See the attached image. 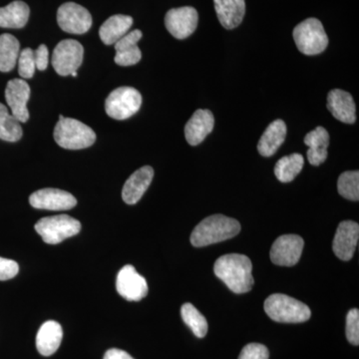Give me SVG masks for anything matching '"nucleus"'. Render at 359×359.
<instances>
[{
    "label": "nucleus",
    "mask_w": 359,
    "mask_h": 359,
    "mask_svg": "<svg viewBox=\"0 0 359 359\" xmlns=\"http://www.w3.org/2000/svg\"><path fill=\"white\" fill-rule=\"evenodd\" d=\"M214 273L235 294L249 292L254 285L252 264L245 255L229 254L219 257Z\"/></svg>",
    "instance_id": "obj_1"
},
{
    "label": "nucleus",
    "mask_w": 359,
    "mask_h": 359,
    "mask_svg": "<svg viewBox=\"0 0 359 359\" xmlns=\"http://www.w3.org/2000/svg\"><path fill=\"white\" fill-rule=\"evenodd\" d=\"M240 231L241 224L237 219L224 215H212L194 229L191 244L196 248L207 247L235 238Z\"/></svg>",
    "instance_id": "obj_2"
},
{
    "label": "nucleus",
    "mask_w": 359,
    "mask_h": 359,
    "mask_svg": "<svg viewBox=\"0 0 359 359\" xmlns=\"http://www.w3.org/2000/svg\"><path fill=\"white\" fill-rule=\"evenodd\" d=\"M264 311L276 323H301L311 318V309L304 302L283 294L269 295L264 302Z\"/></svg>",
    "instance_id": "obj_3"
},
{
    "label": "nucleus",
    "mask_w": 359,
    "mask_h": 359,
    "mask_svg": "<svg viewBox=\"0 0 359 359\" xmlns=\"http://www.w3.org/2000/svg\"><path fill=\"white\" fill-rule=\"evenodd\" d=\"M54 139L60 147L67 150H81L95 143L96 134L84 123L60 115L54 129Z\"/></svg>",
    "instance_id": "obj_4"
},
{
    "label": "nucleus",
    "mask_w": 359,
    "mask_h": 359,
    "mask_svg": "<svg viewBox=\"0 0 359 359\" xmlns=\"http://www.w3.org/2000/svg\"><path fill=\"white\" fill-rule=\"evenodd\" d=\"M292 35L297 49L304 55H318L327 49V34L316 18H308L295 26Z\"/></svg>",
    "instance_id": "obj_5"
},
{
    "label": "nucleus",
    "mask_w": 359,
    "mask_h": 359,
    "mask_svg": "<svg viewBox=\"0 0 359 359\" xmlns=\"http://www.w3.org/2000/svg\"><path fill=\"white\" fill-rule=\"evenodd\" d=\"M80 230V222L68 215L46 217L35 224V231L41 236L46 244L50 245H57L66 238L76 236Z\"/></svg>",
    "instance_id": "obj_6"
},
{
    "label": "nucleus",
    "mask_w": 359,
    "mask_h": 359,
    "mask_svg": "<svg viewBox=\"0 0 359 359\" xmlns=\"http://www.w3.org/2000/svg\"><path fill=\"white\" fill-rule=\"evenodd\" d=\"M142 95L133 87L123 86L113 90L105 101V111L115 120H126L140 110Z\"/></svg>",
    "instance_id": "obj_7"
},
{
    "label": "nucleus",
    "mask_w": 359,
    "mask_h": 359,
    "mask_svg": "<svg viewBox=\"0 0 359 359\" xmlns=\"http://www.w3.org/2000/svg\"><path fill=\"white\" fill-rule=\"evenodd\" d=\"M83 54V46L77 40H62L52 53V66L60 76H69L81 66Z\"/></svg>",
    "instance_id": "obj_8"
},
{
    "label": "nucleus",
    "mask_w": 359,
    "mask_h": 359,
    "mask_svg": "<svg viewBox=\"0 0 359 359\" xmlns=\"http://www.w3.org/2000/svg\"><path fill=\"white\" fill-rule=\"evenodd\" d=\"M57 22L63 32L71 34H83L92 26V16L85 7L67 2L58 8Z\"/></svg>",
    "instance_id": "obj_9"
},
{
    "label": "nucleus",
    "mask_w": 359,
    "mask_h": 359,
    "mask_svg": "<svg viewBox=\"0 0 359 359\" xmlns=\"http://www.w3.org/2000/svg\"><path fill=\"white\" fill-rule=\"evenodd\" d=\"M199 14L194 7L184 6L168 11L165 25L177 39H186L197 29Z\"/></svg>",
    "instance_id": "obj_10"
},
{
    "label": "nucleus",
    "mask_w": 359,
    "mask_h": 359,
    "mask_svg": "<svg viewBox=\"0 0 359 359\" xmlns=\"http://www.w3.org/2000/svg\"><path fill=\"white\" fill-rule=\"evenodd\" d=\"M116 290L128 302H140L148 294V283L131 264L120 269L116 280Z\"/></svg>",
    "instance_id": "obj_11"
},
{
    "label": "nucleus",
    "mask_w": 359,
    "mask_h": 359,
    "mask_svg": "<svg viewBox=\"0 0 359 359\" xmlns=\"http://www.w3.org/2000/svg\"><path fill=\"white\" fill-rule=\"evenodd\" d=\"M304 247V238L283 235L276 238L271 249V259L276 266H292L299 263Z\"/></svg>",
    "instance_id": "obj_12"
},
{
    "label": "nucleus",
    "mask_w": 359,
    "mask_h": 359,
    "mask_svg": "<svg viewBox=\"0 0 359 359\" xmlns=\"http://www.w3.org/2000/svg\"><path fill=\"white\" fill-rule=\"evenodd\" d=\"M29 203L35 209L66 211L74 208L77 205V200L66 191L46 188L33 193L29 197Z\"/></svg>",
    "instance_id": "obj_13"
},
{
    "label": "nucleus",
    "mask_w": 359,
    "mask_h": 359,
    "mask_svg": "<svg viewBox=\"0 0 359 359\" xmlns=\"http://www.w3.org/2000/svg\"><path fill=\"white\" fill-rule=\"evenodd\" d=\"M30 97V87L23 79H13L8 81L6 89L7 105L11 108V114L20 123L29 119L27 102Z\"/></svg>",
    "instance_id": "obj_14"
},
{
    "label": "nucleus",
    "mask_w": 359,
    "mask_h": 359,
    "mask_svg": "<svg viewBox=\"0 0 359 359\" xmlns=\"http://www.w3.org/2000/svg\"><path fill=\"white\" fill-rule=\"evenodd\" d=\"M359 226L353 221L341 222L335 233L332 250L341 261L353 259L358 244Z\"/></svg>",
    "instance_id": "obj_15"
},
{
    "label": "nucleus",
    "mask_w": 359,
    "mask_h": 359,
    "mask_svg": "<svg viewBox=\"0 0 359 359\" xmlns=\"http://www.w3.org/2000/svg\"><path fill=\"white\" fill-rule=\"evenodd\" d=\"M154 178V170L144 166L134 172L127 180L122 190V198L128 205H135L141 200Z\"/></svg>",
    "instance_id": "obj_16"
},
{
    "label": "nucleus",
    "mask_w": 359,
    "mask_h": 359,
    "mask_svg": "<svg viewBox=\"0 0 359 359\" xmlns=\"http://www.w3.org/2000/svg\"><path fill=\"white\" fill-rule=\"evenodd\" d=\"M327 108L335 119L346 124L356 121V106L353 96L341 89H334L327 95Z\"/></svg>",
    "instance_id": "obj_17"
},
{
    "label": "nucleus",
    "mask_w": 359,
    "mask_h": 359,
    "mask_svg": "<svg viewBox=\"0 0 359 359\" xmlns=\"http://www.w3.org/2000/svg\"><path fill=\"white\" fill-rule=\"evenodd\" d=\"M215 118L211 111L198 109L185 126L186 140L191 146H197L214 130Z\"/></svg>",
    "instance_id": "obj_18"
},
{
    "label": "nucleus",
    "mask_w": 359,
    "mask_h": 359,
    "mask_svg": "<svg viewBox=\"0 0 359 359\" xmlns=\"http://www.w3.org/2000/svg\"><path fill=\"white\" fill-rule=\"evenodd\" d=\"M143 36L141 30L129 32L114 44L116 55L115 63L120 66H132L137 65L142 58V52L138 47V42Z\"/></svg>",
    "instance_id": "obj_19"
},
{
    "label": "nucleus",
    "mask_w": 359,
    "mask_h": 359,
    "mask_svg": "<svg viewBox=\"0 0 359 359\" xmlns=\"http://www.w3.org/2000/svg\"><path fill=\"white\" fill-rule=\"evenodd\" d=\"M63 330L57 321L48 320L40 327L36 335V348L43 356H50L57 351L62 341Z\"/></svg>",
    "instance_id": "obj_20"
},
{
    "label": "nucleus",
    "mask_w": 359,
    "mask_h": 359,
    "mask_svg": "<svg viewBox=\"0 0 359 359\" xmlns=\"http://www.w3.org/2000/svg\"><path fill=\"white\" fill-rule=\"evenodd\" d=\"M215 9L219 23L226 29L238 27L244 20L245 0H214Z\"/></svg>",
    "instance_id": "obj_21"
},
{
    "label": "nucleus",
    "mask_w": 359,
    "mask_h": 359,
    "mask_svg": "<svg viewBox=\"0 0 359 359\" xmlns=\"http://www.w3.org/2000/svg\"><path fill=\"white\" fill-rule=\"evenodd\" d=\"M304 144L309 147L308 160L313 166H320L327 160L330 145V134L323 127H318L304 137Z\"/></svg>",
    "instance_id": "obj_22"
},
{
    "label": "nucleus",
    "mask_w": 359,
    "mask_h": 359,
    "mask_svg": "<svg viewBox=\"0 0 359 359\" xmlns=\"http://www.w3.org/2000/svg\"><path fill=\"white\" fill-rule=\"evenodd\" d=\"M287 136V125L283 120H276L269 125L257 144V151L263 157H271L283 145Z\"/></svg>",
    "instance_id": "obj_23"
},
{
    "label": "nucleus",
    "mask_w": 359,
    "mask_h": 359,
    "mask_svg": "<svg viewBox=\"0 0 359 359\" xmlns=\"http://www.w3.org/2000/svg\"><path fill=\"white\" fill-rule=\"evenodd\" d=\"M133 25L131 16L116 14L108 18L99 30V35L104 44L114 45L129 32Z\"/></svg>",
    "instance_id": "obj_24"
},
{
    "label": "nucleus",
    "mask_w": 359,
    "mask_h": 359,
    "mask_svg": "<svg viewBox=\"0 0 359 359\" xmlns=\"http://www.w3.org/2000/svg\"><path fill=\"white\" fill-rule=\"evenodd\" d=\"M30 9L25 2L13 1L8 6L0 7V27L20 29L27 25Z\"/></svg>",
    "instance_id": "obj_25"
},
{
    "label": "nucleus",
    "mask_w": 359,
    "mask_h": 359,
    "mask_svg": "<svg viewBox=\"0 0 359 359\" xmlns=\"http://www.w3.org/2000/svg\"><path fill=\"white\" fill-rule=\"evenodd\" d=\"M20 53V43L13 35H0V71L9 72L18 63Z\"/></svg>",
    "instance_id": "obj_26"
},
{
    "label": "nucleus",
    "mask_w": 359,
    "mask_h": 359,
    "mask_svg": "<svg viewBox=\"0 0 359 359\" xmlns=\"http://www.w3.org/2000/svg\"><path fill=\"white\" fill-rule=\"evenodd\" d=\"M304 157L299 153L285 156L278 161L275 166V175L282 183H290L301 173L304 168Z\"/></svg>",
    "instance_id": "obj_27"
},
{
    "label": "nucleus",
    "mask_w": 359,
    "mask_h": 359,
    "mask_svg": "<svg viewBox=\"0 0 359 359\" xmlns=\"http://www.w3.org/2000/svg\"><path fill=\"white\" fill-rule=\"evenodd\" d=\"M181 316L184 323L191 328L196 337L203 339L207 335L209 330L207 320L192 304L187 302L182 306Z\"/></svg>",
    "instance_id": "obj_28"
},
{
    "label": "nucleus",
    "mask_w": 359,
    "mask_h": 359,
    "mask_svg": "<svg viewBox=\"0 0 359 359\" xmlns=\"http://www.w3.org/2000/svg\"><path fill=\"white\" fill-rule=\"evenodd\" d=\"M337 190L344 199L359 200V172L347 171L340 175L337 181Z\"/></svg>",
    "instance_id": "obj_29"
},
{
    "label": "nucleus",
    "mask_w": 359,
    "mask_h": 359,
    "mask_svg": "<svg viewBox=\"0 0 359 359\" xmlns=\"http://www.w3.org/2000/svg\"><path fill=\"white\" fill-rule=\"evenodd\" d=\"M21 123L13 114L0 121V139L6 142H18L22 137Z\"/></svg>",
    "instance_id": "obj_30"
},
{
    "label": "nucleus",
    "mask_w": 359,
    "mask_h": 359,
    "mask_svg": "<svg viewBox=\"0 0 359 359\" xmlns=\"http://www.w3.org/2000/svg\"><path fill=\"white\" fill-rule=\"evenodd\" d=\"M18 73L25 79H30L36 70L34 60V50L32 48H25L20 51L18 56Z\"/></svg>",
    "instance_id": "obj_31"
},
{
    "label": "nucleus",
    "mask_w": 359,
    "mask_h": 359,
    "mask_svg": "<svg viewBox=\"0 0 359 359\" xmlns=\"http://www.w3.org/2000/svg\"><path fill=\"white\" fill-rule=\"evenodd\" d=\"M346 339L353 346L359 344V311L351 309L346 316Z\"/></svg>",
    "instance_id": "obj_32"
},
{
    "label": "nucleus",
    "mask_w": 359,
    "mask_h": 359,
    "mask_svg": "<svg viewBox=\"0 0 359 359\" xmlns=\"http://www.w3.org/2000/svg\"><path fill=\"white\" fill-rule=\"evenodd\" d=\"M269 349L261 344H247L238 356V359H269Z\"/></svg>",
    "instance_id": "obj_33"
},
{
    "label": "nucleus",
    "mask_w": 359,
    "mask_h": 359,
    "mask_svg": "<svg viewBox=\"0 0 359 359\" xmlns=\"http://www.w3.org/2000/svg\"><path fill=\"white\" fill-rule=\"evenodd\" d=\"M20 271V266L13 259L0 257V280L13 278Z\"/></svg>",
    "instance_id": "obj_34"
},
{
    "label": "nucleus",
    "mask_w": 359,
    "mask_h": 359,
    "mask_svg": "<svg viewBox=\"0 0 359 359\" xmlns=\"http://www.w3.org/2000/svg\"><path fill=\"white\" fill-rule=\"evenodd\" d=\"M34 60L36 69L44 71L49 63V52L46 45L41 44L34 51Z\"/></svg>",
    "instance_id": "obj_35"
},
{
    "label": "nucleus",
    "mask_w": 359,
    "mask_h": 359,
    "mask_svg": "<svg viewBox=\"0 0 359 359\" xmlns=\"http://www.w3.org/2000/svg\"><path fill=\"white\" fill-rule=\"evenodd\" d=\"M104 359H134L127 353L126 351H121L118 348H111L109 351H106Z\"/></svg>",
    "instance_id": "obj_36"
},
{
    "label": "nucleus",
    "mask_w": 359,
    "mask_h": 359,
    "mask_svg": "<svg viewBox=\"0 0 359 359\" xmlns=\"http://www.w3.org/2000/svg\"><path fill=\"white\" fill-rule=\"evenodd\" d=\"M9 114H11V112L7 109L6 106L0 103V121H1L2 119H4V118H6Z\"/></svg>",
    "instance_id": "obj_37"
},
{
    "label": "nucleus",
    "mask_w": 359,
    "mask_h": 359,
    "mask_svg": "<svg viewBox=\"0 0 359 359\" xmlns=\"http://www.w3.org/2000/svg\"><path fill=\"white\" fill-rule=\"evenodd\" d=\"M77 71H75V72H73L72 74H71V76L76 77L77 76Z\"/></svg>",
    "instance_id": "obj_38"
}]
</instances>
